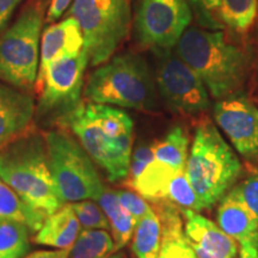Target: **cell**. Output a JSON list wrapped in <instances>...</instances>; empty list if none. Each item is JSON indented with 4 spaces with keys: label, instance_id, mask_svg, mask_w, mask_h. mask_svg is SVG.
<instances>
[{
    "label": "cell",
    "instance_id": "6da1fadb",
    "mask_svg": "<svg viewBox=\"0 0 258 258\" xmlns=\"http://www.w3.org/2000/svg\"><path fill=\"white\" fill-rule=\"evenodd\" d=\"M60 127L71 129L110 182L125 179L133 153L134 131L127 112L110 105L82 103Z\"/></svg>",
    "mask_w": 258,
    "mask_h": 258
},
{
    "label": "cell",
    "instance_id": "7a4b0ae2",
    "mask_svg": "<svg viewBox=\"0 0 258 258\" xmlns=\"http://www.w3.org/2000/svg\"><path fill=\"white\" fill-rule=\"evenodd\" d=\"M0 177L44 218L63 206L51 176L46 139L36 132L29 131L0 148Z\"/></svg>",
    "mask_w": 258,
    "mask_h": 258
},
{
    "label": "cell",
    "instance_id": "3957f363",
    "mask_svg": "<svg viewBox=\"0 0 258 258\" xmlns=\"http://www.w3.org/2000/svg\"><path fill=\"white\" fill-rule=\"evenodd\" d=\"M176 53L195 71L214 98L238 92L249 76V55L228 43L220 30L188 28L177 43Z\"/></svg>",
    "mask_w": 258,
    "mask_h": 258
},
{
    "label": "cell",
    "instance_id": "277c9868",
    "mask_svg": "<svg viewBox=\"0 0 258 258\" xmlns=\"http://www.w3.org/2000/svg\"><path fill=\"white\" fill-rule=\"evenodd\" d=\"M243 172L239 158L212 121L198 124L186 159L185 175L205 209L230 191Z\"/></svg>",
    "mask_w": 258,
    "mask_h": 258
},
{
    "label": "cell",
    "instance_id": "5b68a950",
    "mask_svg": "<svg viewBox=\"0 0 258 258\" xmlns=\"http://www.w3.org/2000/svg\"><path fill=\"white\" fill-rule=\"evenodd\" d=\"M85 96L97 104L152 111L157 106L156 79L144 57L124 53L90 74Z\"/></svg>",
    "mask_w": 258,
    "mask_h": 258
},
{
    "label": "cell",
    "instance_id": "8992f818",
    "mask_svg": "<svg viewBox=\"0 0 258 258\" xmlns=\"http://www.w3.org/2000/svg\"><path fill=\"white\" fill-rule=\"evenodd\" d=\"M44 11V0H32L0 34V80L24 92L36 86Z\"/></svg>",
    "mask_w": 258,
    "mask_h": 258
},
{
    "label": "cell",
    "instance_id": "52a82bcc",
    "mask_svg": "<svg viewBox=\"0 0 258 258\" xmlns=\"http://www.w3.org/2000/svg\"><path fill=\"white\" fill-rule=\"evenodd\" d=\"M49 166L62 203L97 200L103 189L101 176L82 145L62 129L46 134Z\"/></svg>",
    "mask_w": 258,
    "mask_h": 258
},
{
    "label": "cell",
    "instance_id": "ba28073f",
    "mask_svg": "<svg viewBox=\"0 0 258 258\" xmlns=\"http://www.w3.org/2000/svg\"><path fill=\"white\" fill-rule=\"evenodd\" d=\"M71 15L82 29L91 66H101L110 59L132 23L128 0H74Z\"/></svg>",
    "mask_w": 258,
    "mask_h": 258
},
{
    "label": "cell",
    "instance_id": "9c48e42d",
    "mask_svg": "<svg viewBox=\"0 0 258 258\" xmlns=\"http://www.w3.org/2000/svg\"><path fill=\"white\" fill-rule=\"evenodd\" d=\"M89 64L85 49L57 60L48 70L40 91L35 117L44 125H59L82 105L84 73Z\"/></svg>",
    "mask_w": 258,
    "mask_h": 258
},
{
    "label": "cell",
    "instance_id": "30bf717a",
    "mask_svg": "<svg viewBox=\"0 0 258 258\" xmlns=\"http://www.w3.org/2000/svg\"><path fill=\"white\" fill-rule=\"evenodd\" d=\"M156 85L171 110L196 115L209 108V92L191 67L172 49L153 51Z\"/></svg>",
    "mask_w": 258,
    "mask_h": 258
},
{
    "label": "cell",
    "instance_id": "8fae6325",
    "mask_svg": "<svg viewBox=\"0 0 258 258\" xmlns=\"http://www.w3.org/2000/svg\"><path fill=\"white\" fill-rule=\"evenodd\" d=\"M191 21L185 0H140L134 18L135 37L152 51L173 49Z\"/></svg>",
    "mask_w": 258,
    "mask_h": 258
},
{
    "label": "cell",
    "instance_id": "7c38bea8",
    "mask_svg": "<svg viewBox=\"0 0 258 258\" xmlns=\"http://www.w3.org/2000/svg\"><path fill=\"white\" fill-rule=\"evenodd\" d=\"M213 116L240 156L258 157V108L251 99L237 92L222 97L214 104Z\"/></svg>",
    "mask_w": 258,
    "mask_h": 258
},
{
    "label": "cell",
    "instance_id": "4fadbf2b",
    "mask_svg": "<svg viewBox=\"0 0 258 258\" xmlns=\"http://www.w3.org/2000/svg\"><path fill=\"white\" fill-rule=\"evenodd\" d=\"M184 221V234L198 258H235L238 244L219 226L194 212L180 209Z\"/></svg>",
    "mask_w": 258,
    "mask_h": 258
},
{
    "label": "cell",
    "instance_id": "5bb4252c",
    "mask_svg": "<svg viewBox=\"0 0 258 258\" xmlns=\"http://www.w3.org/2000/svg\"><path fill=\"white\" fill-rule=\"evenodd\" d=\"M84 49V37L78 22L73 17L50 25L42 32L40 46V64L36 80V91L43 86L46 74L55 61L78 55Z\"/></svg>",
    "mask_w": 258,
    "mask_h": 258
},
{
    "label": "cell",
    "instance_id": "9a60e30c",
    "mask_svg": "<svg viewBox=\"0 0 258 258\" xmlns=\"http://www.w3.org/2000/svg\"><path fill=\"white\" fill-rule=\"evenodd\" d=\"M220 201L218 226L239 244V258H258V219L227 194Z\"/></svg>",
    "mask_w": 258,
    "mask_h": 258
},
{
    "label": "cell",
    "instance_id": "2e32d148",
    "mask_svg": "<svg viewBox=\"0 0 258 258\" xmlns=\"http://www.w3.org/2000/svg\"><path fill=\"white\" fill-rule=\"evenodd\" d=\"M35 110L31 95L0 82V148L30 131Z\"/></svg>",
    "mask_w": 258,
    "mask_h": 258
},
{
    "label": "cell",
    "instance_id": "e0dca14e",
    "mask_svg": "<svg viewBox=\"0 0 258 258\" xmlns=\"http://www.w3.org/2000/svg\"><path fill=\"white\" fill-rule=\"evenodd\" d=\"M161 225V245L158 258H198L186 240L180 208L169 200L152 202Z\"/></svg>",
    "mask_w": 258,
    "mask_h": 258
},
{
    "label": "cell",
    "instance_id": "ac0fdd59",
    "mask_svg": "<svg viewBox=\"0 0 258 258\" xmlns=\"http://www.w3.org/2000/svg\"><path fill=\"white\" fill-rule=\"evenodd\" d=\"M80 230L82 227L72 205L67 203L44 219L43 225L37 231L35 241L56 249H71L78 238Z\"/></svg>",
    "mask_w": 258,
    "mask_h": 258
},
{
    "label": "cell",
    "instance_id": "d6986e66",
    "mask_svg": "<svg viewBox=\"0 0 258 258\" xmlns=\"http://www.w3.org/2000/svg\"><path fill=\"white\" fill-rule=\"evenodd\" d=\"M108 218L116 251L123 249L133 237L137 221L118 201L115 190L104 188L96 200Z\"/></svg>",
    "mask_w": 258,
    "mask_h": 258
},
{
    "label": "cell",
    "instance_id": "ffe728a7",
    "mask_svg": "<svg viewBox=\"0 0 258 258\" xmlns=\"http://www.w3.org/2000/svg\"><path fill=\"white\" fill-rule=\"evenodd\" d=\"M184 171V170H183ZM180 171L152 160L147 164L140 176L128 185L139 195H141L146 201H158V200H167V191L171 179Z\"/></svg>",
    "mask_w": 258,
    "mask_h": 258
},
{
    "label": "cell",
    "instance_id": "44dd1931",
    "mask_svg": "<svg viewBox=\"0 0 258 258\" xmlns=\"http://www.w3.org/2000/svg\"><path fill=\"white\" fill-rule=\"evenodd\" d=\"M189 141L185 129L176 125L160 141L153 145V159L177 171L185 170Z\"/></svg>",
    "mask_w": 258,
    "mask_h": 258
},
{
    "label": "cell",
    "instance_id": "7402d4cb",
    "mask_svg": "<svg viewBox=\"0 0 258 258\" xmlns=\"http://www.w3.org/2000/svg\"><path fill=\"white\" fill-rule=\"evenodd\" d=\"M44 219L43 215L22 201L0 177V221H17L27 226L31 232H37Z\"/></svg>",
    "mask_w": 258,
    "mask_h": 258
},
{
    "label": "cell",
    "instance_id": "603a6c76",
    "mask_svg": "<svg viewBox=\"0 0 258 258\" xmlns=\"http://www.w3.org/2000/svg\"><path fill=\"white\" fill-rule=\"evenodd\" d=\"M160 245V220L152 209L137 222L133 233L132 250L138 258H158Z\"/></svg>",
    "mask_w": 258,
    "mask_h": 258
},
{
    "label": "cell",
    "instance_id": "cb8c5ba5",
    "mask_svg": "<svg viewBox=\"0 0 258 258\" xmlns=\"http://www.w3.org/2000/svg\"><path fill=\"white\" fill-rule=\"evenodd\" d=\"M115 251L108 230H83L71 247L69 258H105Z\"/></svg>",
    "mask_w": 258,
    "mask_h": 258
},
{
    "label": "cell",
    "instance_id": "d4e9b609",
    "mask_svg": "<svg viewBox=\"0 0 258 258\" xmlns=\"http://www.w3.org/2000/svg\"><path fill=\"white\" fill-rule=\"evenodd\" d=\"M258 0H220L219 18L235 32H246L257 17Z\"/></svg>",
    "mask_w": 258,
    "mask_h": 258
},
{
    "label": "cell",
    "instance_id": "484cf974",
    "mask_svg": "<svg viewBox=\"0 0 258 258\" xmlns=\"http://www.w3.org/2000/svg\"><path fill=\"white\" fill-rule=\"evenodd\" d=\"M27 226L17 221H0V258H24L30 251Z\"/></svg>",
    "mask_w": 258,
    "mask_h": 258
},
{
    "label": "cell",
    "instance_id": "4316f807",
    "mask_svg": "<svg viewBox=\"0 0 258 258\" xmlns=\"http://www.w3.org/2000/svg\"><path fill=\"white\" fill-rule=\"evenodd\" d=\"M167 200L180 209H191L194 212L205 209L201 200L190 185L188 177L185 175V170L180 171L171 179L169 191H167Z\"/></svg>",
    "mask_w": 258,
    "mask_h": 258
},
{
    "label": "cell",
    "instance_id": "83f0119b",
    "mask_svg": "<svg viewBox=\"0 0 258 258\" xmlns=\"http://www.w3.org/2000/svg\"><path fill=\"white\" fill-rule=\"evenodd\" d=\"M71 205L83 230H110L108 218L96 201L84 200Z\"/></svg>",
    "mask_w": 258,
    "mask_h": 258
},
{
    "label": "cell",
    "instance_id": "f1b7e54d",
    "mask_svg": "<svg viewBox=\"0 0 258 258\" xmlns=\"http://www.w3.org/2000/svg\"><path fill=\"white\" fill-rule=\"evenodd\" d=\"M201 28L209 30H221L224 24L219 19L220 0H185Z\"/></svg>",
    "mask_w": 258,
    "mask_h": 258
},
{
    "label": "cell",
    "instance_id": "f546056e",
    "mask_svg": "<svg viewBox=\"0 0 258 258\" xmlns=\"http://www.w3.org/2000/svg\"><path fill=\"white\" fill-rule=\"evenodd\" d=\"M227 195L244 205L258 219V171L250 173L240 183L232 186Z\"/></svg>",
    "mask_w": 258,
    "mask_h": 258
},
{
    "label": "cell",
    "instance_id": "4dcf8cb0",
    "mask_svg": "<svg viewBox=\"0 0 258 258\" xmlns=\"http://www.w3.org/2000/svg\"><path fill=\"white\" fill-rule=\"evenodd\" d=\"M115 192L117 195L118 201L123 206V208H125V211L134 218V220L137 222L141 218H144L147 213L152 211V207L148 205L146 200L141 195H139L138 192L124 189L115 190Z\"/></svg>",
    "mask_w": 258,
    "mask_h": 258
},
{
    "label": "cell",
    "instance_id": "1f68e13d",
    "mask_svg": "<svg viewBox=\"0 0 258 258\" xmlns=\"http://www.w3.org/2000/svg\"><path fill=\"white\" fill-rule=\"evenodd\" d=\"M153 160V152L152 146H139L137 150L132 153L131 165H129L128 176L123 180L124 185H129L133 183L135 179L140 176L145 167L147 166L148 163Z\"/></svg>",
    "mask_w": 258,
    "mask_h": 258
},
{
    "label": "cell",
    "instance_id": "d6a6232c",
    "mask_svg": "<svg viewBox=\"0 0 258 258\" xmlns=\"http://www.w3.org/2000/svg\"><path fill=\"white\" fill-rule=\"evenodd\" d=\"M21 2L22 0H0V34L5 30L6 25Z\"/></svg>",
    "mask_w": 258,
    "mask_h": 258
},
{
    "label": "cell",
    "instance_id": "836d02e7",
    "mask_svg": "<svg viewBox=\"0 0 258 258\" xmlns=\"http://www.w3.org/2000/svg\"><path fill=\"white\" fill-rule=\"evenodd\" d=\"M72 2L73 0H51L46 18L48 23L57 21L62 16L63 12L69 9Z\"/></svg>",
    "mask_w": 258,
    "mask_h": 258
},
{
    "label": "cell",
    "instance_id": "e575fe53",
    "mask_svg": "<svg viewBox=\"0 0 258 258\" xmlns=\"http://www.w3.org/2000/svg\"><path fill=\"white\" fill-rule=\"evenodd\" d=\"M71 249L41 250L29 254L27 258H69Z\"/></svg>",
    "mask_w": 258,
    "mask_h": 258
},
{
    "label": "cell",
    "instance_id": "d590c367",
    "mask_svg": "<svg viewBox=\"0 0 258 258\" xmlns=\"http://www.w3.org/2000/svg\"><path fill=\"white\" fill-rule=\"evenodd\" d=\"M124 254L122 252H114L112 254H110V256L105 257V258H123Z\"/></svg>",
    "mask_w": 258,
    "mask_h": 258
}]
</instances>
